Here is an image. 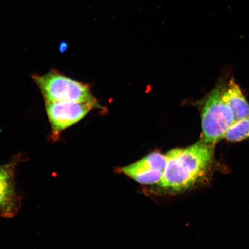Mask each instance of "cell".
Instances as JSON below:
<instances>
[{
    "mask_svg": "<svg viewBox=\"0 0 249 249\" xmlns=\"http://www.w3.org/2000/svg\"><path fill=\"white\" fill-rule=\"evenodd\" d=\"M24 157L15 155L10 162L0 164V215L11 218L16 215L21 207V198L15 189V172Z\"/></svg>",
    "mask_w": 249,
    "mask_h": 249,
    "instance_id": "obj_5",
    "label": "cell"
},
{
    "mask_svg": "<svg viewBox=\"0 0 249 249\" xmlns=\"http://www.w3.org/2000/svg\"><path fill=\"white\" fill-rule=\"evenodd\" d=\"M45 101L83 102L96 101L87 84L77 82L52 69L43 75L33 74Z\"/></svg>",
    "mask_w": 249,
    "mask_h": 249,
    "instance_id": "obj_3",
    "label": "cell"
},
{
    "mask_svg": "<svg viewBox=\"0 0 249 249\" xmlns=\"http://www.w3.org/2000/svg\"><path fill=\"white\" fill-rule=\"evenodd\" d=\"M222 99L231 108L235 121L249 116V104L234 79L230 82L224 89Z\"/></svg>",
    "mask_w": 249,
    "mask_h": 249,
    "instance_id": "obj_6",
    "label": "cell"
},
{
    "mask_svg": "<svg viewBox=\"0 0 249 249\" xmlns=\"http://www.w3.org/2000/svg\"><path fill=\"white\" fill-rule=\"evenodd\" d=\"M45 102L47 116L51 125L49 140L52 142L57 141L64 130L79 122L90 111L98 107L96 101Z\"/></svg>",
    "mask_w": 249,
    "mask_h": 249,
    "instance_id": "obj_4",
    "label": "cell"
},
{
    "mask_svg": "<svg viewBox=\"0 0 249 249\" xmlns=\"http://www.w3.org/2000/svg\"><path fill=\"white\" fill-rule=\"evenodd\" d=\"M249 138V116L235 121L226 133L225 139L238 142Z\"/></svg>",
    "mask_w": 249,
    "mask_h": 249,
    "instance_id": "obj_8",
    "label": "cell"
},
{
    "mask_svg": "<svg viewBox=\"0 0 249 249\" xmlns=\"http://www.w3.org/2000/svg\"><path fill=\"white\" fill-rule=\"evenodd\" d=\"M167 164L160 184L173 191L191 188L203 178L213 158V145L202 139L186 149H174L166 155Z\"/></svg>",
    "mask_w": 249,
    "mask_h": 249,
    "instance_id": "obj_1",
    "label": "cell"
},
{
    "mask_svg": "<svg viewBox=\"0 0 249 249\" xmlns=\"http://www.w3.org/2000/svg\"><path fill=\"white\" fill-rule=\"evenodd\" d=\"M123 172L139 183L143 185H153L160 183L163 172L149 169L140 160L136 163L124 167Z\"/></svg>",
    "mask_w": 249,
    "mask_h": 249,
    "instance_id": "obj_7",
    "label": "cell"
},
{
    "mask_svg": "<svg viewBox=\"0 0 249 249\" xmlns=\"http://www.w3.org/2000/svg\"><path fill=\"white\" fill-rule=\"evenodd\" d=\"M225 87L222 81L201 102L202 139L208 144L215 145L225 139L227 130L235 122L231 108L222 99Z\"/></svg>",
    "mask_w": 249,
    "mask_h": 249,
    "instance_id": "obj_2",
    "label": "cell"
},
{
    "mask_svg": "<svg viewBox=\"0 0 249 249\" xmlns=\"http://www.w3.org/2000/svg\"><path fill=\"white\" fill-rule=\"evenodd\" d=\"M145 166L152 170L163 171L167 164L166 155L159 152H154L140 160Z\"/></svg>",
    "mask_w": 249,
    "mask_h": 249,
    "instance_id": "obj_9",
    "label": "cell"
}]
</instances>
